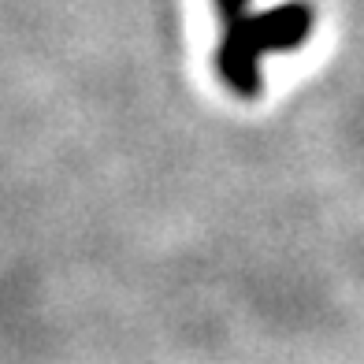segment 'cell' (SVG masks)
I'll list each match as a JSON object with an SVG mask.
<instances>
[{"mask_svg": "<svg viewBox=\"0 0 364 364\" xmlns=\"http://www.w3.org/2000/svg\"><path fill=\"white\" fill-rule=\"evenodd\" d=\"M312 23H316V15L305 0L279 4L257 15L245 11L238 19L223 23V38L216 45V71L223 86H230L245 101L257 97L264 86V56L290 53V48L305 45Z\"/></svg>", "mask_w": 364, "mask_h": 364, "instance_id": "cell-1", "label": "cell"}, {"mask_svg": "<svg viewBox=\"0 0 364 364\" xmlns=\"http://www.w3.org/2000/svg\"><path fill=\"white\" fill-rule=\"evenodd\" d=\"M216 4V15H220V23H230V19H238V15L250 11L253 0H212Z\"/></svg>", "mask_w": 364, "mask_h": 364, "instance_id": "cell-2", "label": "cell"}]
</instances>
